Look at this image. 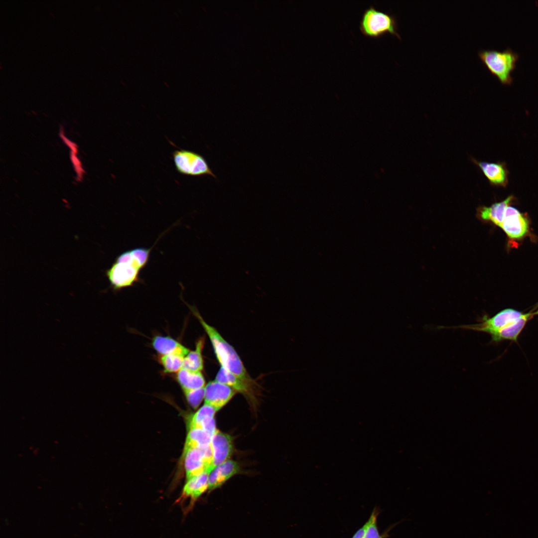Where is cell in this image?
I'll use <instances>...</instances> for the list:
<instances>
[{"instance_id": "cell-1", "label": "cell", "mask_w": 538, "mask_h": 538, "mask_svg": "<svg viewBox=\"0 0 538 538\" xmlns=\"http://www.w3.org/2000/svg\"><path fill=\"white\" fill-rule=\"evenodd\" d=\"M188 306L208 336L215 355L221 367L241 379L250 384L256 385L255 381L248 373L234 348L222 337L214 327L204 320L195 307Z\"/></svg>"}, {"instance_id": "cell-2", "label": "cell", "mask_w": 538, "mask_h": 538, "mask_svg": "<svg viewBox=\"0 0 538 538\" xmlns=\"http://www.w3.org/2000/svg\"><path fill=\"white\" fill-rule=\"evenodd\" d=\"M146 267L133 249L126 251L115 259L105 273L114 291L134 286L142 280L140 272Z\"/></svg>"}, {"instance_id": "cell-3", "label": "cell", "mask_w": 538, "mask_h": 538, "mask_svg": "<svg viewBox=\"0 0 538 538\" xmlns=\"http://www.w3.org/2000/svg\"><path fill=\"white\" fill-rule=\"evenodd\" d=\"M478 56L492 74L496 76L503 84H511L513 81L512 72L516 68L519 58L517 52L510 48L503 51L483 49Z\"/></svg>"}, {"instance_id": "cell-4", "label": "cell", "mask_w": 538, "mask_h": 538, "mask_svg": "<svg viewBox=\"0 0 538 538\" xmlns=\"http://www.w3.org/2000/svg\"><path fill=\"white\" fill-rule=\"evenodd\" d=\"M359 27L362 33L366 36L378 38L390 33L401 38L398 32L396 17L378 10L373 5L365 9Z\"/></svg>"}, {"instance_id": "cell-5", "label": "cell", "mask_w": 538, "mask_h": 538, "mask_svg": "<svg viewBox=\"0 0 538 538\" xmlns=\"http://www.w3.org/2000/svg\"><path fill=\"white\" fill-rule=\"evenodd\" d=\"M173 160L176 170L180 174L191 176L209 175L216 178L206 159L201 154L186 149L174 150Z\"/></svg>"}, {"instance_id": "cell-6", "label": "cell", "mask_w": 538, "mask_h": 538, "mask_svg": "<svg viewBox=\"0 0 538 538\" xmlns=\"http://www.w3.org/2000/svg\"><path fill=\"white\" fill-rule=\"evenodd\" d=\"M524 314L512 309L503 310L491 318L484 316L477 324L457 326H438L439 329H462L487 332L491 336L511 323L521 318Z\"/></svg>"}, {"instance_id": "cell-7", "label": "cell", "mask_w": 538, "mask_h": 538, "mask_svg": "<svg viewBox=\"0 0 538 538\" xmlns=\"http://www.w3.org/2000/svg\"><path fill=\"white\" fill-rule=\"evenodd\" d=\"M184 464L187 480L214 468L211 445L203 448H184Z\"/></svg>"}, {"instance_id": "cell-8", "label": "cell", "mask_w": 538, "mask_h": 538, "mask_svg": "<svg viewBox=\"0 0 538 538\" xmlns=\"http://www.w3.org/2000/svg\"><path fill=\"white\" fill-rule=\"evenodd\" d=\"M471 160L479 168L491 186L507 187L509 182V171L505 162L480 161L473 157H471Z\"/></svg>"}, {"instance_id": "cell-9", "label": "cell", "mask_w": 538, "mask_h": 538, "mask_svg": "<svg viewBox=\"0 0 538 538\" xmlns=\"http://www.w3.org/2000/svg\"><path fill=\"white\" fill-rule=\"evenodd\" d=\"M205 389V404L216 411L226 404L236 393L231 387L216 380L209 382Z\"/></svg>"}, {"instance_id": "cell-10", "label": "cell", "mask_w": 538, "mask_h": 538, "mask_svg": "<svg viewBox=\"0 0 538 538\" xmlns=\"http://www.w3.org/2000/svg\"><path fill=\"white\" fill-rule=\"evenodd\" d=\"M209 472L206 471L201 474L187 480L178 502L190 498V501L186 512L190 511L195 502L202 494L208 489Z\"/></svg>"}, {"instance_id": "cell-11", "label": "cell", "mask_w": 538, "mask_h": 538, "mask_svg": "<svg viewBox=\"0 0 538 538\" xmlns=\"http://www.w3.org/2000/svg\"><path fill=\"white\" fill-rule=\"evenodd\" d=\"M211 444L213 453L214 467L228 460L234 451L232 437L218 430L213 436Z\"/></svg>"}, {"instance_id": "cell-12", "label": "cell", "mask_w": 538, "mask_h": 538, "mask_svg": "<svg viewBox=\"0 0 538 538\" xmlns=\"http://www.w3.org/2000/svg\"><path fill=\"white\" fill-rule=\"evenodd\" d=\"M240 467L237 462L228 460L214 467L210 472L208 490L211 491L220 487L227 480L238 473Z\"/></svg>"}, {"instance_id": "cell-13", "label": "cell", "mask_w": 538, "mask_h": 538, "mask_svg": "<svg viewBox=\"0 0 538 538\" xmlns=\"http://www.w3.org/2000/svg\"><path fill=\"white\" fill-rule=\"evenodd\" d=\"M514 199L513 195H510L504 200L495 203L489 207L480 206L477 209V215L479 219L491 221L500 227L505 219L506 208Z\"/></svg>"}, {"instance_id": "cell-14", "label": "cell", "mask_w": 538, "mask_h": 538, "mask_svg": "<svg viewBox=\"0 0 538 538\" xmlns=\"http://www.w3.org/2000/svg\"><path fill=\"white\" fill-rule=\"evenodd\" d=\"M215 380L231 387L236 392L242 393L250 399L254 395L253 394V388L256 385L250 384L241 379L222 367H221L217 373Z\"/></svg>"}, {"instance_id": "cell-15", "label": "cell", "mask_w": 538, "mask_h": 538, "mask_svg": "<svg viewBox=\"0 0 538 538\" xmlns=\"http://www.w3.org/2000/svg\"><path fill=\"white\" fill-rule=\"evenodd\" d=\"M151 345L158 356L177 353L185 356L189 351L188 349L169 336L156 335L152 339Z\"/></svg>"}, {"instance_id": "cell-16", "label": "cell", "mask_w": 538, "mask_h": 538, "mask_svg": "<svg viewBox=\"0 0 538 538\" xmlns=\"http://www.w3.org/2000/svg\"><path fill=\"white\" fill-rule=\"evenodd\" d=\"M500 227L509 238L518 239L527 232L528 223L527 219L521 213L505 218Z\"/></svg>"}, {"instance_id": "cell-17", "label": "cell", "mask_w": 538, "mask_h": 538, "mask_svg": "<svg viewBox=\"0 0 538 538\" xmlns=\"http://www.w3.org/2000/svg\"><path fill=\"white\" fill-rule=\"evenodd\" d=\"M176 380L184 392L204 388V377L201 372L182 368L176 374Z\"/></svg>"}, {"instance_id": "cell-18", "label": "cell", "mask_w": 538, "mask_h": 538, "mask_svg": "<svg viewBox=\"0 0 538 538\" xmlns=\"http://www.w3.org/2000/svg\"><path fill=\"white\" fill-rule=\"evenodd\" d=\"M532 315L531 313L524 314L521 318L508 324L492 336V340L494 341L503 339L517 340L519 334Z\"/></svg>"}, {"instance_id": "cell-19", "label": "cell", "mask_w": 538, "mask_h": 538, "mask_svg": "<svg viewBox=\"0 0 538 538\" xmlns=\"http://www.w3.org/2000/svg\"><path fill=\"white\" fill-rule=\"evenodd\" d=\"M205 344V337L200 338L196 342L194 350L189 351L185 356L183 368L197 372H201L204 368L202 351Z\"/></svg>"}, {"instance_id": "cell-20", "label": "cell", "mask_w": 538, "mask_h": 538, "mask_svg": "<svg viewBox=\"0 0 538 538\" xmlns=\"http://www.w3.org/2000/svg\"><path fill=\"white\" fill-rule=\"evenodd\" d=\"M184 448H203L211 444L212 436L200 428L188 429Z\"/></svg>"}, {"instance_id": "cell-21", "label": "cell", "mask_w": 538, "mask_h": 538, "mask_svg": "<svg viewBox=\"0 0 538 538\" xmlns=\"http://www.w3.org/2000/svg\"><path fill=\"white\" fill-rule=\"evenodd\" d=\"M185 357L181 354L172 353L158 356V360L165 373L177 374L183 368Z\"/></svg>"}, {"instance_id": "cell-22", "label": "cell", "mask_w": 538, "mask_h": 538, "mask_svg": "<svg viewBox=\"0 0 538 538\" xmlns=\"http://www.w3.org/2000/svg\"><path fill=\"white\" fill-rule=\"evenodd\" d=\"M216 411V409L211 406L204 404L194 415L191 416L188 422V429L198 427L205 418L214 417Z\"/></svg>"}, {"instance_id": "cell-23", "label": "cell", "mask_w": 538, "mask_h": 538, "mask_svg": "<svg viewBox=\"0 0 538 538\" xmlns=\"http://www.w3.org/2000/svg\"><path fill=\"white\" fill-rule=\"evenodd\" d=\"M379 515L378 510L375 509L368 519L367 527L363 538H384L388 536V532L383 535H380L377 525V519Z\"/></svg>"}, {"instance_id": "cell-24", "label": "cell", "mask_w": 538, "mask_h": 538, "mask_svg": "<svg viewBox=\"0 0 538 538\" xmlns=\"http://www.w3.org/2000/svg\"><path fill=\"white\" fill-rule=\"evenodd\" d=\"M188 403L194 408H197L205 397V387L184 392Z\"/></svg>"}, {"instance_id": "cell-25", "label": "cell", "mask_w": 538, "mask_h": 538, "mask_svg": "<svg viewBox=\"0 0 538 538\" xmlns=\"http://www.w3.org/2000/svg\"><path fill=\"white\" fill-rule=\"evenodd\" d=\"M520 214H521V213L516 208L509 205L505 210V218L511 216L519 215Z\"/></svg>"}, {"instance_id": "cell-26", "label": "cell", "mask_w": 538, "mask_h": 538, "mask_svg": "<svg viewBox=\"0 0 538 538\" xmlns=\"http://www.w3.org/2000/svg\"><path fill=\"white\" fill-rule=\"evenodd\" d=\"M367 522L354 534L352 538H363L367 527Z\"/></svg>"}, {"instance_id": "cell-27", "label": "cell", "mask_w": 538, "mask_h": 538, "mask_svg": "<svg viewBox=\"0 0 538 538\" xmlns=\"http://www.w3.org/2000/svg\"><path fill=\"white\" fill-rule=\"evenodd\" d=\"M534 314H538V310Z\"/></svg>"}]
</instances>
